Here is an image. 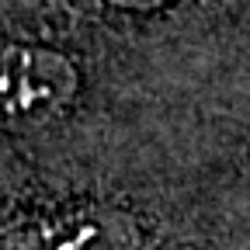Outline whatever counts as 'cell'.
<instances>
[{
	"label": "cell",
	"instance_id": "2",
	"mask_svg": "<svg viewBox=\"0 0 250 250\" xmlns=\"http://www.w3.org/2000/svg\"><path fill=\"white\" fill-rule=\"evenodd\" d=\"M139 223L115 205H80L35 226L21 250H139Z\"/></svg>",
	"mask_w": 250,
	"mask_h": 250
},
{
	"label": "cell",
	"instance_id": "1",
	"mask_svg": "<svg viewBox=\"0 0 250 250\" xmlns=\"http://www.w3.org/2000/svg\"><path fill=\"white\" fill-rule=\"evenodd\" d=\"M80 90L70 56L45 45L0 42V125L31 129L66 115Z\"/></svg>",
	"mask_w": 250,
	"mask_h": 250
}]
</instances>
